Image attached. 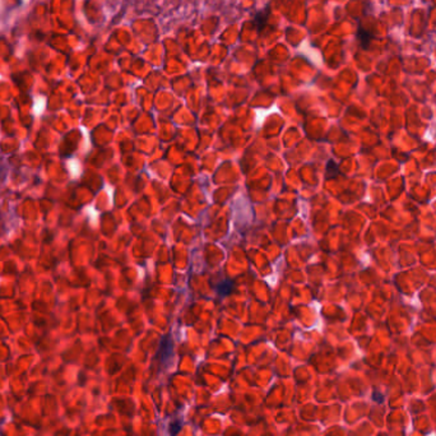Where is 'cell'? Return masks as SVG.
<instances>
[{"label":"cell","instance_id":"cell-1","mask_svg":"<svg viewBox=\"0 0 436 436\" xmlns=\"http://www.w3.org/2000/svg\"><path fill=\"white\" fill-rule=\"evenodd\" d=\"M173 356V342L168 337H166L165 340L161 342L160 348L157 351V360L160 364H165L167 361L168 357Z\"/></svg>","mask_w":436,"mask_h":436},{"label":"cell","instance_id":"cell-2","mask_svg":"<svg viewBox=\"0 0 436 436\" xmlns=\"http://www.w3.org/2000/svg\"><path fill=\"white\" fill-rule=\"evenodd\" d=\"M232 288H233V282L228 281V279H226V281L218 283L217 287H216L218 295H220V296H222V297L230 295L231 291H232Z\"/></svg>","mask_w":436,"mask_h":436},{"label":"cell","instance_id":"cell-3","mask_svg":"<svg viewBox=\"0 0 436 436\" xmlns=\"http://www.w3.org/2000/svg\"><path fill=\"white\" fill-rule=\"evenodd\" d=\"M269 18V9L267 8V9L261 10V12H259L258 14L254 17V23L256 25V28L258 30H261V28L264 27V25L267 23V19Z\"/></svg>","mask_w":436,"mask_h":436},{"label":"cell","instance_id":"cell-4","mask_svg":"<svg viewBox=\"0 0 436 436\" xmlns=\"http://www.w3.org/2000/svg\"><path fill=\"white\" fill-rule=\"evenodd\" d=\"M357 38L361 41V43H362L364 47H369V43H370L371 40V35L366 30H362V28H360L357 32Z\"/></svg>","mask_w":436,"mask_h":436},{"label":"cell","instance_id":"cell-5","mask_svg":"<svg viewBox=\"0 0 436 436\" xmlns=\"http://www.w3.org/2000/svg\"><path fill=\"white\" fill-rule=\"evenodd\" d=\"M338 174H340L338 166L335 165L333 161H329L327 165V178H334V176L338 175Z\"/></svg>","mask_w":436,"mask_h":436}]
</instances>
